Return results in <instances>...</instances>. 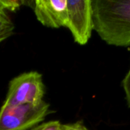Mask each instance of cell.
I'll use <instances>...</instances> for the list:
<instances>
[{
  "instance_id": "cell-1",
  "label": "cell",
  "mask_w": 130,
  "mask_h": 130,
  "mask_svg": "<svg viewBox=\"0 0 130 130\" xmlns=\"http://www.w3.org/2000/svg\"><path fill=\"white\" fill-rule=\"evenodd\" d=\"M93 27L109 45L130 46V0H92Z\"/></svg>"
},
{
  "instance_id": "cell-2",
  "label": "cell",
  "mask_w": 130,
  "mask_h": 130,
  "mask_svg": "<svg viewBox=\"0 0 130 130\" xmlns=\"http://www.w3.org/2000/svg\"><path fill=\"white\" fill-rule=\"evenodd\" d=\"M50 104L43 101L38 104L7 105L0 108V130H27L44 120Z\"/></svg>"
},
{
  "instance_id": "cell-3",
  "label": "cell",
  "mask_w": 130,
  "mask_h": 130,
  "mask_svg": "<svg viewBox=\"0 0 130 130\" xmlns=\"http://www.w3.org/2000/svg\"><path fill=\"white\" fill-rule=\"evenodd\" d=\"M45 88L42 75L29 72L14 78L9 83L5 104H38L43 101Z\"/></svg>"
},
{
  "instance_id": "cell-4",
  "label": "cell",
  "mask_w": 130,
  "mask_h": 130,
  "mask_svg": "<svg viewBox=\"0 0 130 130\" xmlns=\"http://www.w3.org/2000/svg\"><path fill=\"white\" fill-rule=\"evenodd\" d=\"M66 27L79 45L88 42L94 30L92 0H67Z\"/></svg>"
},
{
  "instance_id": "cell-5",
  "label": "cell",
  "mask_w": 130,
  "mask_h": 130,
  "mask_svg": "<svg viewBox=\"0 0 130 130\" xmlns=\"http://www.w3.org/2000/svg\"><path fill=\"white\" fill-rule=\"evenodd\" d=\"M33 8L37 19L43 26L50 28L66 26L67 0H36Z\"/></svg>"
},
{
  "instance_id": "cell-6",
  "label": "cell",
  "mask_w": 130,
  "mask_h": 130,
  "mask_svg": "<svg viewBox=\"0 0 130 130\" xmlns=\"http://www.w3.org/2000/svg\"><path fill=\"white\" fill-rule=\"evenodd\" d=\"M14 26L6 11L0 8V43L8 38L14 31Z\"/></svg>"
},
{
  "instance_id": "cell-7",
  "label": "cell",
  "mask_w": 130,
  "mask_h": 130,
  "mask_svg": "<svg viewBox=\"0 0 130 130\" xmlns=\"http://www.w3.org/2000/svg\"><path fill=\"white\" fill-rule=\"evenodd\" d=\"M23 4H24V2L21 0H0V8L5 11H15Z\"/></svg>"
},
{
  "instance_id": "cell-8",
  "label": "cell",
  "mask_w": 130,
  "mask_h": 130,
  "mask_svg": "<svg viewBox=\"0 0 130 130\" xmlns=\"http://www.w3.org/2000/svg\"><path fill=\"white\" fill-rule=\"evenodd\" d=\"M61 123L58 120H52L50 122L41 123L31 130H61Z\"/></svg>"
},
{
  "instance_id": "cell-9",
  "label": "cell",
  "mask_w": 130,
  "mask_h": 130,
  "mask_svg": "<svg viewBox=\"0 0 130 130\" xmlns=\"http://www.w3.org/2000/svg\"><path fill=\"white\" fill-rule=\"evenodd\" d=\"M123 87L126 94V101L128 103L129 107H130V67L126 75L123 80Z\"/></svg>"
},
{
  "instance_id": "cell-10",
  "label": "cell",
  "mask_w": 130,
  "mask_h": 130,
  "mask_svg": "<svg viewBox=\"0 0 130 130\" xmlns=\"http://www.w3.org/2000/svg\"><path fill=\"white\" fill-rule=\"evenodd\" d=\"M61 130H88L82 122H76L74 123L62 124Z\"/></svg>"
}]
</instances>
